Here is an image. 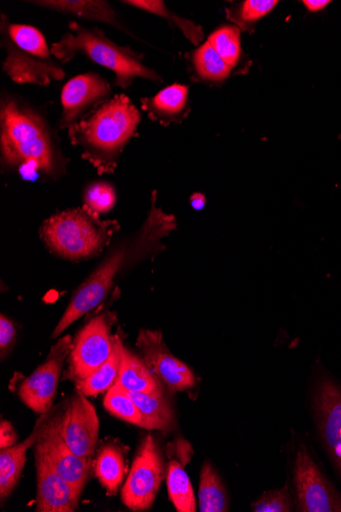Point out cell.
<instances>
[{"label":"cell","instance_id":"obj_1","mask_svg":"<svg viewBox=\"0 0 341 512\" xmlns=\"http://www.w3.org/2000/svg\"><path fill=\"white\" fill-rule=\"evenodd\" d=\"M175 228L174 216L157 207V193L154 192L151 210L140 229L120 244L75 292L54 331L53 339L60 337L70 325L99 306L112 290L118 273L125 266L149 255Z\"/></svg>","mask_w":341,"mask_h":512},{"label":"cell","instance_id":"obj_2","mask_svg":"<svg viewBox=\"0 0 341 512\" xmlns=\"http://www.w3.org/2000/svg\"><path fill=\"white\" fill-rule=\"evenodd\" d=\"M0 149L6 167H30L54 178L65 169L50 123L31 105L7 93L0 103Z\"/></svg>","mask_w":341,"mask_h":512},{"label":"cell","instance_id":"obj_3","mask_svg":"<svg viewBox=\"0 0 341 512\" xmlns=\"http://www.w3.org/2000/svg\"><path fill=\"white\" fill-rule=\"evenodd\" d=\"M141 114L126 95H116L68 130L71 144L100 172H112L136 136Z\"/></svg>","mask_w":341,"mask_h":512},{"label":"cell","instance_id":"obj_4","mask_svg":"<svg viewBox=\"0 0 341 512\" xmlns=\"http://www.w3.org/2000/svg\"><path fill=\"white\" fill-rule=\"evenodd\" d=\"M51 50L62 65L82 56L109 69L115 74L114 84L122 89H128L137 78L163 82L155 70L143 64L144 54L117 44L100 28L70 22L67 32L52 44Z\"/></svg>","mask_w":341,"mask_h":512},{"label":"cell","instance_id":"obj_5","mask_svg":"<svg viewBox=\"0 0 341 512\" xmlns=\"http://www.w3.org/2000/svg\"><path fill=\"white\" fill-rule=\"evenodd\" d=\"M0 44L6 52L3 72L20 85L47 86L62 81L66 72L37 28L0 20Z\"/></svg>","mask_w":341,"mask_h":512},{"label":"cell","instance_id":"obj_6","mask_svg":"<svg viewBox=\"0 0 341 512\" xmlns=\"http://www.w3.org/2000/svg\"><path fill=\"white\" fill-rule=\"evenodd\" d=\"M86 206L58 213L45 220L40 236L48 249L69 260H81L100 253L110 242L119 224L102 220Z\"/></svg>","mask_w":341,"mask_h":512},{"label":"cell","instance_id":"obj_7","mask_svg":"<svg viewBox=\"0 0 341 512\" xmlns=\"http://www.w3.org/2000/svg\"><path fill=\"white\" fill-rule=\"evenodd\" d=\"M165 478L163 452L152 435L140 443L129 477L122 489L123 503L133 511L150 509Z\"/></svg>","mask_w":341,"mask_h":512},{"label":"cell","instance_id":"obj_8","mask_svg":"<svg viewBox=\"0 0 341 512\" xmlns=\"http://www.w3.org/2000/svg\"><path fill=\"white\" fill-rule=\"evenodd\" d=\"M63 414L64 411L46 417L35 444V455L82 493L90 475L91 458L76 455L66 444L62 434Z\"/></svg>","mask_w":341,"mask_h":512},{"label":"cell","instance_id":"obj_9","mask_svg":"<svg viewBox=\"0 0 341 512\" xmlns=\"http://www.w3.org/2000/svg\"><path fill=\"white\" fill-rule=\"evenodd\" d=\"M113 314L93 318L73 341L68 356V376L76 382L83 381L99 369L113 353L115 337L111 334Z\"/></svg>","mask_w":341,"mask_h":512},{"label":"cell","instance_id":"obj_10","mask_svg":"<svg viewBox=\"0 0 341 512\" xmlns=\"http://www.w3.org/2000/svg\"><path fill=\"white\" fill-rule=\"evenodd\" d=\"M72 344L70 336L60 339L51 349L46 360L20 386V399L34 412L39 414L51 412L64 361L70 354Z\"/></svg>","mask_w":341,"mask_h":512},{"label":"cell","instance_id":"obj_11","mask_svg":"<svg viewBox=\"0 0 341 512\" xmlns=\"http://www.w3.org/2000/svg\"><path fill=\"white\" fill-rule=\"evenodd\" d=\"M111 96L112 86L100 74L91 72L72 78L62 89L59 128L69 130L112 99Z\"/></svg>","mask_w":341,"mask_h":512},{"label":"cell","instance_id":"obj_12","mask_svg":"<svg viewBox=\"0 0 341 512\" xmlns=\"http://www.w3.org/2000/svg\"><path fill=\"white\" fill-rule=\"evenodd\" d=\"M294 475L299 511L341 512L340 494L324 477L304 445L297 452Z\"/></svg>","mask_w":341,"mask_h":512},{"label":"cell","instance_id":"obj_13","mask_svg":"<svg viewBox=\"0 0 341 512\" xmlns=\"http://www.w3.org/2000/svg\"><path fill=\"white\" fill-rule=\"evenodd\" d=\"M136 345L145 364L171 391L183 392L196 386L192 370L170 352L161 332L140 331Z\"/></svg>","mask_w":341,"mask_h":512},{"label":"cell","instance_id":"obj_14","mask_svg":"<svg viewBox=\"0 0 341 512\" xmlns=\"http://www.w3.org/2000/svg\"><path fill=\"white\" fill-rule=\"evenodd\" d=\"M62 434L66 444L76 455L92 457L99 442L100 421L93 405L79 391L71 398L64 411Z\"/></svg>","mask_w":341,"mask_h":512},{"label":"cell","instance_id":"obj_15","mask_svg":"<svg viewBox=\"0 0 341 512\" xmlns=\"http://www.w3.org/2000/svg\"><path fill=\"white\" fill-rule=\"evenodd\" d=\"M318 429L335 469L341 476V389L327 379L321 381L314 396Z\"/></svg>","mask_w":341,"mask_h":512},{"label":"cell","instance_id":"obj_16","mask_svg":"<svg viewBox=\"0 0 341 512\" xmlns=\"http://www.w3.org/2000/svg\"><path fill=\"white\" fill-rule=\"evenodd\" d=\"M37 471V511L74 512L81 492L60 477L40 456L35 455Z\"/></svg>","mask_w":341,"mask_h":512},{"label":"cell","instance_id":"obj_17","mask_svg":"<svg viewBox=\"0 0 341 512\" xmlns=\"http://www.w3.org/2000/svg\"><path fill=\"white\" fill-rule=\"evenodd\" d=\"M26 3L81 20L103 23L138 39L123 23L114 7L104 0H32Z\"/></svg>","mask_w":341,"mask_h":512},{"label":"cell","instance_id":"obj_18","mask_svg":"<svg viewBox=\"0 0 341 512\" xmlns=\"http://www.w3.org/2000/svg\"><path fill=\"white\" fill-rule=\"evenodd\" d=\"M188 87L182 84H173L162 89L153 98H142L141 108L148 113L151 120L163 126L172 123H181L188 115Z\"/></svg>","mask_w":341,"mask_h":512},{"label":"cell","instance_id":"obj_19","mask_svg":"<svg viewBox=\"0 0 341 512\" xmlns=\"http://www.w3.org/2000/svg\"><path fill=\"white\" fill-rule=\"evenodd\" d=\"M50 412L41 414L32 434L22 443L0 452V499L4 502L16 488L25 467L28 450L36 444Z\"/></svg>","mask_w":341,"mask_h":512},{"label":"cell","instance_id":"obj_20","mask_svg":"<svg viewBox=\"0 0 341 512\" xmlns=\"http://www.w3.org/2000/svg\"><path fill=\"white\" fill-rule=\"evenodd\" d=\"M129 395L138 407L142 423L139 428L150 431L171 432L175 416L163 383L151 394L131 393Z\"/></svg>","mask_w":341,"mask_h":512},{"label":"cell","instance_id":"obj_21","mask_svg":"<svg viewBox=\"0 0 341 512\" xmlns=\"http://www.w3.org/2000/svg\"><path fill=\"white\" fill-rule=\"evenodd\" d=\"M121 365L118 383L131 393L151 394L161 385V381L139 358L122 344Z\"/></svg>","mask_w":341,"mask_h":512},{"label":"cell","instance_id":"obj_22","mask_svg":"<svg viewBox=\"0 0 341 512\" xmlns=\"http://www.w3.org/2000/svg\"><path fill=\"white\" fill-rule=\"evenodd\" d=\"M192 67V79L212 85L221 84L228 79L232 68L218 55L207 41L189 56Z\"/></svg>","mask_w":341,"mask_h":512},{"label":"cell","instance_id":"obj_23","mask_svg":"<svg viewBox=\"0 0 341 512\" xmlns=\"http://www.w3.org/2000/svg\"><path fill=\"white\" fill-rule=\"evenodd\" d=\"M122 344L121 339L115 337L114 349L110 358L87 379L76 382L77 391L86 397H92L109 391L117 383L121 365Z\"/></svg>","mask_w":341,"mask_h":512},{"label":"cell","instance_id":"obj_24","mask_svg":"<svg viewBox=\"0 0 341 512\" xmlns=\"http://www.w3.org/2000/svg\"><path fill=\"white\" fill-rule=\"evenodd\" d=\"M95 476L107 491L115 495L124 479L125 464L121 448L115 444L104 446L97 454Z\"/></svg>","mask_w":341,"mask_h":512},{"label":"cell","instance_id":"obj_25","mask_svg":"<svg viewBox=\"0 0 341 512\" xmlns=\"http://www.w3.org/2000/svg\"><path fill=\"white\" fill-rule=\"evenodd\" d=\"M121 4L165 19L169 24L177 27L194 45H200L204 40L202 26L175 15L160 0H123Z\"/></svg>","mask_w":341,"mask_h":512},{"label":"cell","instance_id":"obj_26","mask_svg":"<svg viewBox=\"0 0 341 512\" xmlns=\"http://www.w3.org/2000/svg\"><path fill=\"white\" fill-rule=\"evenodd\" d=\"M199 503L202 512L228 511L226 489L213 464L210 462L204 464L201 473Z\"/></svg>","mask_w":341,"mask_h":512},{"label":"cell","instance_id":"obj_27","mask_svg":"<svg viewBox=\"0 0 341 512\" xmlns=\"http://www.w3.org/2000/svg\"><path fill=\"white\" fill-rule=\"evenodd\" d=\"M166 478L169 497L176 510L179 512H196V497H194L188 475L178 460L169 462Z\"/></svg>","mask_w":341,"mask_h":512},{"label":"cell","instance_id":"obj_28","mask_svg":"<svg viewBox=\"0 0 341 512\" xmlns=\"http://www.w3.org/2000/svg\"><path fill=\"white\" fill-rule=\"evenodd\" d=\"M208 42L218 55L232 68L241 58L240 30L237 26H222L208 38Z\"/></svg>","mask_w":341,"mask_h":512},{"label":"cell","instance_id":"obj_29","mask_svg":"<svg viewBox=\"0 0 341 512\" xmlns=\"http://www.w3.org/2000/svg\"><path fill=\"white\" fill-rule=\"evenodd\" d=\"M105 408L120 420L140 427L142 423L141 413L129 395L118 382L108 391L105 400Z\"/></svg>","mask_w":341,"mask_h":512},{"label":"cell","instance_id":"obj_30","mask_svg":"<svg viewBox=\"0 0 341 512\" xmlns=\"http://www.w3.org/2000/svg\"><path fill=\"white\" fill-rule=\"evenodd\" d=\"M275 0H247L238 7L226 10L227 18L237 27L247 30L254 23L267 16L277 6Z\"/></svg>","mask_w":341,"mask_h":512},{"label":"cell","instance_id":"obj_31","mask_svg":"<svg viewBox=\"0 0 341 512\" xmlns=\"http://www.w3.org/2000/svg\"><path fill=\"white\" fill-rule=\"evenodd\" d=\"M116 201L115 189L108 182L92 183L84 194L85 206L97 214L110 212L115 207Z\"/></svg>","mask_w":341,"mask_h":512},{"label":"cell","instance_id":"obj_32","mask_svg":"<svg viewBox=\"0 0 341 512\" xmlns=\"http://www.w3.org/2000/svg\"><path fill=\"white\" fill-rule=\"evenodd\" d=\"M255 512H289L291 500L287 486L280 490L265 492L253 505Z\"/></svg>","mask_w":341,"mask_h":512},{"label":"cell","instance_id":"obj_33","mask_svg":"<svg viewBox=\"0 0 341 512\" xmlns=\"http://www.w3.org/2000/svg\"><path fill=\"white\" fill-rule=\"evenodd\" d=\"M16 336L17 331L14 323L5 315L0 316V352H2V359L13 348Z\"/></svg>","mask_w":341,"mask_h":512},{"label":"cell","instance_id":"obj_34","mask_svg":"<svg viewBox=\"0 0 341 512\" xmlns=\"http://www.w3.org/2000/svg\"><path fill=\"white\" fill-rule=\"evenodd\" d=\"M18 434L13 425L8 421H2L0 424V448L6 449L16 445Z\"/></svg>","mask_w":341,"mask_h":512},{"label":"cell","instance_id":"obj_35","mask_svg":"<svg viewBox=\"0 0 341 512\" xmlns=\"http://www.w3.org/2000/svg\"><path fill=\"white\" fill-rule=\"evenodd\" d=\"M331 3V0H303L302 2L307 11L314 14L325 11Z\"/></svg>","mask_w":341,"mask_h":512},{"label":"cell","instance_id":"obj_36","mask_svg":"<svg viewBox=\"0 0 341 512\" xmlns=\"http://www.w3.org/2000/svg\"><path fill=\"white\" fill-rule=\"evenodd\" d=\"M190 203L193 209L202 210L205 207L206 198L202 194H194L190 199Z\"/></svg>","mask_w":341,"mask_h":512}]
</instances>
